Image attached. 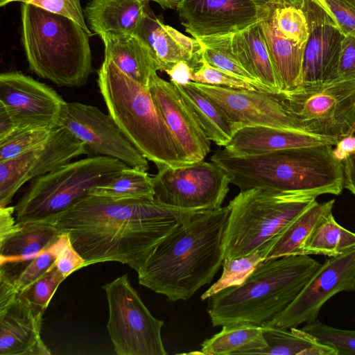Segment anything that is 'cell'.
<instances>
[{
    "label": "cell",
    "instance_id": "cell-1",
    "mask_svg": "<svg viewBox=\"0 0 355 355\" xmlns=\"http://www.w3.org/2000/svg\"><path fill=\"white\" fill-rule=\"evenodd\" d=\"M200 211L173 207L155 198L88 195L46 220L69 234L85 267L114 261L137 272L162 240Z\"/></svg>",
    "mask_w": 355,
    "mask_h": 355
},
{
    "label": "cell",
    "instance_id": "cell-2",
    "mask_svg": "<svg viewBox=\"0 0 355 355\" xmlns=\"http://www.w3.org/2000/svg\"><path fill=\"white\" fill-rule=\"evenodd\" d=\"M230 207L202 210L155 247L137 272L139 284L175 302L210 284L224 260Z\"/></svg>",
    "mask_w": 355,
    "mask_h": 355
},
{
    "label": "cell",
    "instance_id": "cell-3",
    "mask_svg": "<svg viewBox=\"0 0 355 355\" xmlns=\"http://www.w3.org/2000/svg\"><path fill=\"white\" fill-rule=\"evenodd\" d=\"M331 146L295 147L251 155H238L223 148L210 159L240 191L260 187L315 198L338 196L345 188L343 165L334 157Z\"/></svg>",
    "mask_w": 355,
    "mask_h": 355
},
{
    "label": "cell",
    "instance_id": "cell-4",
    "mask_svg": "<svg viewBox=\"0 0 355 355\" xmlns=\"http://www.w3.org/2000/svg\"><path fill=\"white\" fill-rule=\"evenodd\" d=\"M321 265L304 254L260 262L241 284L208 299L212 325L267 323L292 302Z\"/></svg>",
    "mask_w": 355,
    "mask_h": 355
},
{
    "label": "cell",
    "instance_id": "cell-5",
    "mask_svg": "<svg viewBox=\"0 0 355 355\" xmlns=\"http://www.w3.org/2000/svg\"><path fill=\"white\" fill-rule=\"evenodd\" d=\"M21 19L29 69L58 87L83 86L93 71L90 35L73 20L26 3Z\"/></svg>",
    "mask_w": 355,
    "mask_h": 355
},
{
    "label": "cell",
    "instance_id": "cell-6",
    "mask_svg": "<svg viewBox=\"0 0 355 355\" xmlns=\"http://www.w3.org/2000/svg\"><path fill=\"white\" fill-rule=\"evenodd\" d=\"M97 84L110 116L118 127L157 168L189 164L155 105L148 87L104 59Z\"/></svg>",
    "mask_w": 355,
    "mask_h": 355
},
{
    "label": "cell",
    "instance_id": "cell-7",
    "mask_svg": "<svg viewBox=\"0 0 355 355\" xmlns=\"http://www.w3.org/2000/svg\"><path fill=\"white\" fill-rule=\"evenodd\" d=\"M315 202V197L266 188L240 191L228 204L224 259L263 248L270 250L286 228Z\"/></svg>",
    "mask_w": 355,
    "mask_h": 355
},
{
    "label": "cell",
    "instance_id": "cell-8",
    "mask_svg": "<svg viewBox=\"0 0 355 355\" xmlns=\"http://www.w3.org/2000/svg\"><path fill=\"white\" fill-rule=\"evenodd\" d=\"M123 162L89 156L31 180L15 205L17 223L48 220L89 195L94 187L127 168Z\"/></svg>",
    "mask_w": 355,
    "mask_h": 355
},
{
    "label": "cell",
    "instance_id": "cell-9",
    "mask_svg": "<svg viewBox=\"0 0 355 355\" xmlns=\"http://www.w3.org/2000/svg\"><path fill=\"white\" fill-rule=\"evenodd\" d=\"M297 129L335 145L355 132V76L282 93Z\"/></svg>",
    "mask_w": 355,
    "mask_h": 355
},
{
    "label": "cell",
    "instance_id": "cell-10",
    "mask_svg": "<svg viewBox=\"0 0 355 355\" xmlns=\"http://www.w3.org/2000/svg\"><path fill=\"white\" fill-rule=\"evenodd\" d=\"M108 304L107 324L118 355H165L163 320L154 317L132 286L127 273L103 286Z\"/></svg>",
    "mask_w": 355,
    "mask_h": 355
},
{
    "label": "cell",
    "instance_id": "cell-11",
    "mask_svg": "<svg viewBox=\"0 0 355 355\" xmlns=\"http://www.w3.org/2000/svg\"><path fill=\"white\" fill-rule=\"evenodd\" d=\"M157 169L153 176L155 198L173 207L216 209L222 207L230 190L229 175L212 162L202 160Z\"/></svg>",
    "mask_w": 355,
    "mask_h": 355
},
{
    "label": "cell",
    "instance_id": "cell-12",
    "mask_svg": "<svg viewBox=\"0 0 355 355\" xmlns=\"http://www.w3.org/2000/svg\"><path fill=\"white\" fill-rule=\"evenodd\" d=\"M58 125L66 128L80 140L89 156L109 157L131 168L144 171L148 169V160L125 137L110 114L96 106L66 102Z\"/></svg>",
    "mask_w": 355,
    "mask_h": 355
},
{
    "label": "cell",
    "instance_id": "cell-13",
    "mask_svg": "<svg viewBox=\"0 0 355 355\" xmlns=\"http://www.w3.org/2000/svg\"><path fill=\"white\" fill-rule=\"evenodd\" d=\"M354 291L355 248L327 259L292 302L265 324L291 329L311 322L331 297Z\"/></svg>",
    "mask_w": 355,
    "mask_h": 355
},
{
    "label": "cell",
    "instance_id": "cell-14",
    "mask_svg": "<svg viewBox=\"0 0 355 355\" xmlns=\"http://www.w3.org/2000/svg\"><path fill=\"white\" fill-rule=\"evenodd\" d=\"M82 155H86L85 144L68 129L58 125L44 145L12 159L0 162V207L8 206L15 193L28 182Z\"/></svg>",
    "mask_w": 355,
    "mask_h": 355
},
{
    "label": "cell",
    "instance_id": "cell-15",
    "mask_svg": "<svg viewBox=\"0 0 355 355\" xmlns=\"http://www.w3.org/2000/svg\"><path fill=\"white\" fill-rule=\"evenodd\" d=\"M65 103L53 88L21 72L0 74V108L17 130L55 128Z\"/></svg>",
    "mask_w": 355,
    "mask_h": 355
},
{
    "label": "cell",
    "instance_id": "cell-16",
    "mask_svg": "<svg viewBox=\"0 0 355 355\" xmlns=\"http://www.w3.org/2000/svg\"><path fill=\"white\" fill-rule=\"evenodd\" d=\"M216 104L235 124L237 130L263 125L298 130L282 93L274 94L221 86L189 83Z\"/></svg>",
    "mask_w": 355,
    "mask_h": 355
},
{
    "label": "cell",
    "instance_id": "cell-17",
    "mask_svg": "<svg viewBox=\"0 0 355 355\" xmlns=\"http://www.w3.org/2000/svg\"><path fill=\"white\" fill-rule=\"evenodd\" d=\"M309 38L305 44L301 87H311L336 78L344 35L335 20L317 0H302Z\"/></svg>",
    "mask_w": 355,
    "mask_h": 355
},
{
    "label": "cell",
    "instance_id": "cell-18",
    "mask_svg": "<svg viewBox=\"0 0 355 355\" xmlns=\"http://www.w3.org/2000/svg\"><path fill=\"white\" fill-rule=\"evenodd\" d=\"M176 10L194 38L234 33L266 18L252 0H180Z\"/></svg>",
    "mask_w": 355,
    "mask_h": 355
},
{
    "label": "cell",
    "instance_id": "cell-19",
    "mask_svg": "<svg viewBox=\"0 0 355 355\" xmlns=\"http://www.w3.org/2000/svg\"><path fill=\"white\" fill-rule=\"evenodd\" d=\"M148 89L187 162L191 164L204 160L211 150L210 140L175 85L155 73L150 77Z\"/></svg>",
    "mask_w": 355,
    "mask_h": 355
},
{
    "label": "cell",
    "instance_id": "cell-20",
    "mask_svg": "<svg viewBox=\"0 0 355 355\" xmlns=\"http://www.w3.org/2000/svg\"><path fill=\"white\" fill-rule=\"evenodd\" d=\"M44 313L17 295L0 305V355H49L41 337Z\"/></svg>",
    "mask_w": 355,
    "mask_h": 355
},
{
    "label": "cell",
    "instance_id": "cell-21",
    "mask_svg": "<svg viewBox=\"0 0 355 355\" xmlns=\"http://www.w3.org/2000/svg\"><path fill=\"white\" fill-rule=\"evenodd\" d=\"M133 35L150 47L160 71H166L180 60H186L197 68L200 64L202 46L198 40L164 24L148 7Z\"/></svg>",
    "mask_w": 355,
    "mask_h": 355
},
{
    "label": "cell",
    "instance_id": "cell-22",
    "mask_svg": "<svg viewBox=\"0 0 355 355\" xmlns=\"http://www.w3.org/2000/svg\"><path fill=\"white\" fill-rule=\"evenodd\" d=\"M322 144L335 145L331 141L302 131L256 125L239 129L224 148L235 155H251Z\"/></svg>",
    "mask_w": 355,
    "mask_h": 355
},
{
    "label": "cell",
    "instance_id": "cell-23",
    "mask_svg": "<svg viewBox=\"0 0 355 355\" xmlns=\"http://www.w3.org/2000/svg\"><path fill=\"white\" fill-rule=\"evenodd\" d=\"M146 0H90L83 10L93 34L133 35L147 8Z\"/></svg>",
    "mask_w": 355,
    "mask_h": 355
},
{
    "label": "cell",
    "instance_id": "cell-24",
    "mask_svg": "<svg viewBox=\"0 0 355 355\" xmlns=\"http://www.w3.org/2000/svg\"><path fill=\"white\" fill-rule=\"evenodd\" d=\"M104 59L112 61L122 72L148 87L150 77L160 66L150 47L135 35H103Z\"/></svg>",
    "mask_w": 355,
    "mask_h": 355
},
{
    "label": "cell",
    "instance_id": "cell-25",
    "mask_svg": "<svg viewBox=\"0 0 355 355\" xmlns=\"http://www.w3.org/2000/svg\"><path fill=\"white\" fill-rule=\"evenodd\" d=\"M61 234L49 220L17 222L14 230L0 239V266L21 264L33 260Z\"/></svg>",
    "mask_w": 355,
    "mask_h": 355
},
{
    "label": "cell",
    "instance_id": "cell-26",
    "mask_svg": "<svg viewBox=\"0 0 355 355\" xmlns=\"http://www.w3.org/2000/svg\"><path fill=\"white\" fill-rule=\"evenodd\" d=\"M261 24L282 92H291L300 87L305 45L288 39L279 31L274 11Z\"/></svg>",
    "mask_w": 355,
    "mask_h": 355
},
{
    "label": "cell",
    "instance_id": "cell-27",
    "mask_svg": "<svg viewBox=\"0 0 355 355\" xmlns=\"http://www.w3.org/2000/svg\"><path fill=\"white\" fill-rule=\"evenodd\" d=\"M261 21L232 33V47L243 67L251 75L261 84L279 94L282 92L270 56Z\"/></svg>",
    "mask_w": 355,
    "mask_h": 355
},
{
    "label": "cell",
    "instance_id": "cell-28",
    "mask_svg": "<svg viewBox=\"0 0 355 355\" xmlns=\"http://www.w3.org/2000/svg\"><path fill=\"white\" fill-rule=\"evenodd\" d=\"M174 85L206 137L225 147L237 131L235 124L216 104L191 85Z\"/></svg>",
    "mask_w": 355,
    "mask_h": 355
},
{
    "label": "cell",
    "instance_id": "cell-29",
    "mask_svg": "<svg viewBox=\"0 0 355 355\" xmlns=\"http://www.w3.org/2000/svg\"><path fill=\"white\" fill-rule=\"evenodd\" d=\"M335 200L317 201L302 213L271 248L266 259L302 255L304 248L317 227L332 214Z\"/></svg>",
    "mask_w": 355,
    "mask_h": 355
},
{
    "label": "cell",
    "instance_id": "cell-30",
    "mask_svg": "<svg viewBox=\"0 0 355 355\" xmlns=\"http://www.w3.org/2000/svg\"><path fill=\"white\" fill-rule=\"evenodd\" d=\"M267 343L261 326L236 323L222 326V329L201 344L205 355L257 354Z\"/></svg>",
    "mask_w": 355,
    "mask_h": 355
},
{
    "label": "cell",
    "instance_id": "cell-31",
    "mask_svg": "<svg viewBox=\"0 0 355 355\" xmlns=\"http://www.w3.org/2000/svg\"><path fill=\"white\" fill-rule=\"evenodd\" d=\"M267 347L257 354L337 355L331 347L321 343L302 329H282L261 325Z\"/></svg>",
    "mask_w": 355,
    "mask_h": 355
},
{
    "label": "cell",
    "instance_id": "cell-32",
    "mask_svg": "<svg viewBox=\"0 0 355 355\" xmlns=\"http://www.w3.org/2000/svg\"><path fill=\"white\" fill-rule=\"evenodd\" d=\"M232 33L196 38L202 46L201 56L211 66L241 79L258 91L277 94L259 83L241 64L232 47Z\"/></svg>",
    "mask_w": 355,
    "mask_h": 355
},
{
    "label": "cell",
    "instance_id": "cell-33",
    "mask_svg": "<svg viewBox=\"0 0 355 355\" xmlns=\"http://www.w3.org/2000/svg\"><path fill=\"white\" fill-rule=\"evenodd\" d=\"M89 195L113 199H154L153 177L147 171L128 166L107 182L98 185Z\"/></svg>",
    "mask_w": 355,
    "mask_h": 355
},
{
    "label": "cell",
    "instance_id": "cell-34",
    "mask_svg": "<svg viewBox=\"0 0 355 355\" xmlns=\"http://www.w3.org/2000/svg\"><path fill=\"white\" fill-rule=\"evenodd\" d=\"M354 248L355 232L338 224L332 214L311 236L304 248L302 254L331 257L342 254Z\"/></svg>",
    "mask_w": 355,
    "mask_h": 355
},
{
    "label": "cell",
    "instance_id": "cell-35",
    "mask_svg": "<svg viewBox=\"0 0 355 355\" xmlns=\"http://www.w3.org/2000/svg\"><path fill=\"white\" fill-rule=\"evenodd\" d=\"M69 241V234L62 232L51 245L42 250L33 260L26 263L24 266L16 268L14 270L6 266H0L10 273L17 294L54 266L58 255Z\"/></svg>",
    "mask_w": 355,
    "mask_h": 355
},
{
    "label": "cell",
    "instance_id": "cell-36",
    "mask_svg": "<svg viewBox=\"0 0 355 355\" xmlns=\"http://www.w3.org/2000/svg\"><path fill=\"white\" fill-rule=\"evenodd\" d=\"M269 251V249L263 248L239 258L225 259L220 277L200 296V299L207 300L225 288L241 284L255 267L266 259Z\"/></svg>",
    "mask_w": 355,
    "mask_h": 355
},
{
    "label": "cell",
    "instance_id": "cell-37",
    "mask_svg": "<svg viewBox=\"0 0 355 355\" xmlns=\"http://www.w3.org/2000/svg\"><path fill=\"white\" fill-rule=\"evenodd\" d=\"M53 129L16 130L0 140V162L12 159L44 145L49 139Z\"/></svg>",
    "mask_w": 355,
    "mask_h": 355
},
{
    "label": "cell",
    "instance_id": "cell-38",
    "mask_svg": "<svg viewBox=\"0 0 355 355\" xmlns=\"http://www.w3.org/2000/svg\"><path fill=\"white\" fill-rule=\"evenodd\" d=\"M66 278L55 265L17 295L37 313H44L58 286Z\"/></svg>",
    "mask_w": 355,
    "mask_h": 355
},
{
    "label": "cell",
    "instance_id": "cell-39",
    "mask_svg": "<svg viewBox=\"0 0 355 355\" xmlns=\"http://www.w3.org/2000/svg\"><path fill=\"white\" fill-rule=\"evenodd\" d=\"M302 329L334 349L337 355H355V330L335 328L318 319L305 324Z\"/></svg>",
    "mask_w": 355,
    "mask_h": 355
},
{
    "label": "cell",
    "instance_id": "cell-40",
    "mask_svg": "<svg viewBox=\"0 0 355 355\" xmlns=\"http://www.w3.org/2000/svg\"><path fill=\"white\" fill-rule=\"evenodd\" d=\"M274 17L279 31L288 39L304 46L309 31L302 10L295 6H283L274 10Z\"/></svg>",
    "mask_w": 355,
    "mask_h": 355
},
{
    "label": "cell",
    "instance_id": "cell-41",
    "mask_svg": "<svg viewBox=\"0 0 355 355\" xmlns=\"http://www.w3.org/2000/svg\"><path fill=\"white\" fill-rule=\"evenodd\" d=\"M15 1L31 4L49 12L68 17L79 24L90 36L93 35L86 24L80 0H7L6 6Z\"/></svg>",
    "mask_w": 355,
    "mask_h": 355
},
{
    "label": "cell",
    "instance_id": "cell-42",
    "mask_svg": "<svg viewBox=\"0 0 355 355\" xmlns=\"http://www.w3.org/2000/svg\"><path fill=\"white\" fill-rule=\"evenodd\" d=\"M192 82L238 89L258 91L252 85L211 66L202 58L199 67L193 73Z\"/></svg>",
    "mask_w": 355,
    "mask_h": 355
},
{
    "label": "cell",
    "instance_id": "cell-43",
    "mask_svg": "<svg viewBox=\"0 0 355 355\" xmlns=\"http://www.w3.org/2000/svg\"><path fill=\"white\" fill-rule=\"evenodd\" d=\"M335 20L344 35L355 37V0H317Z\"/></svg>",
    "mask_w": 355,
    "mask_h": 355
},
{
    "label": "cell",
    "instance_id": "cell-44",
    "mask_svg": "<svg viewBox=\"0 0 355 355\" xmlns=\"http://www.w3.org/2000/svg\"><path fill=\"white\" fill-rule=\"evenodd\" d=\"M85 259L73 246L71 241L61 251L55 263L57 269L65 278L85 267Z\"/></svg>",
    "mask_w": 355,
    "mask_h": 355
},
{
    "label": "cell",
    "instance_id": "cell-45",
    "mask_svg": "<svg viewBox=\"0 0 355 355\" xmlns=\"http://www.w3.org/2000/svg\"><path fill=\"white\" fill-rule=\"evenodd\" d=\"M355 76V37L345 35L342 42L336 78Z\"/></svg>",
    "mask_w": 355,
    "mask_h": 355
},
{
    "label": "cell",
    "instance_id": "cell-46",
    "mask_svg": "<svg viewBox=\"0 0 355 355\" xmlns=\"http://www.w3.org/2000/svg\"><path fill=\"white\" fill-rule=\"evenodd\" d=\"M197 67L186 60H180L173 64L165 72L170 81L178 85H187L192 82V76Z\"/></svg>",
    "mask_w": 355,
    "mask_h": 355
},
{
    "label": "cell",
    "instance_id": "cell-47",
    "mask_svg": "<svg viewBox=\"0 0 355 355\" xmlns=\"http://www.w3.org/2000/svg\"><path fill=\"white\" fill-rule=\"evenodd\" d=\"M261 14L266 18L276 8L283 6L299 8L302 0H252Z\"/></svg>",
    "mask_w": 355,
    "mask_h": 355
},
{
    "label": "cell",
    "instance_id": "cell-48",
    "mask_svg": "<svg viewBox=\"0 0 355 355\" xmlns=\"http://www.w3.org/2000/svg\"><path fill=\"white\" fill-rule=\"evenodd\" d=\"M15 206L0 207V239L9 234L15 227Z\"/></svg>",
    "mask_w": 355,
    "mask_h": 355
},
{
    "label": "cell",
    "instance_id": "cell-49",
    "mask_svg": "<svg viewBox=\"0 0 355 355\" xmlns=\"http://www.w3.org/2000/svg\"><path fill=\"white\" fill-rule=\"evenodd\" d=\"M344 187L355 196V152L343 161Z\"/></svg>",
    "mask_w": 355,
    "mask_h": 355
},
{
    "label": "cell",
    "instance_id": "cell-50",
    "mask_svg": "<svg viewBox=\"0 0 355 355\" xmlns=\"http://www.w3.org/2000/svg\"><path fill=\"white\" fill-rule=\"evenodd\" d=\"M355 152V137L353 135L343 138L336 144L333 149V155L338 161L342 162L349 155Z\"/></svg>",
    "mask_w": 355,
    "mask_h": 355
},
{
    "label": "cell",
    "instance_id": "cell-51",
    "mask_svg": "<svg viewBox=\"0 0 355 355\" xmlns=\"http://www.w3.org/2000/svg\"><path fill=\"white\" fill-rule=\"evenodd\" d=\"M17 128L6 111L0 108V140H3L14 132Z\"/></svg>",
    "mask_w": 355,
    "mask_h": 355
},
{
    "label": "cell",
    "instance_id": "cell-52",
    "mask_svg": "<svg viewBox=\"0 0 355 355\" xmlns=\"http://www.w3.org/2000/svg\"><path fill=\"white\" fill-rule=\"evenodd\" d=\"M158 3L163 9H176L180 0H146Z\"/></svg>",
    "mask_w": 355,
    "mask_h": 355
},
{
    "label": "cell",
    "instance_id": "cell-53",
    "mask_svg": "<svg viewBox=\"0 0 355 355\" xmlns=\"http://www.w3.org/2000/svg\"><path fill=\"white\" fill-rule=\"evenodd\" d=\"M7 0H0V6L3 7L6 6Z\"/></svg>",
    "mask_w": 355,
    "mask_h": 355
}]
</instances>
